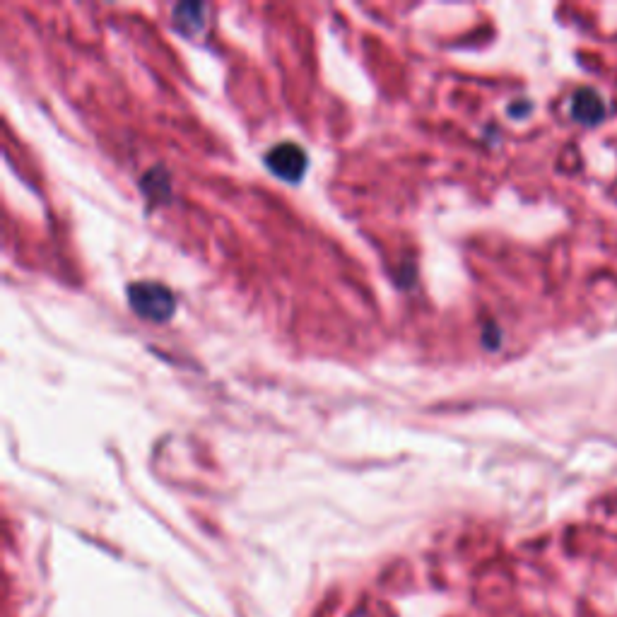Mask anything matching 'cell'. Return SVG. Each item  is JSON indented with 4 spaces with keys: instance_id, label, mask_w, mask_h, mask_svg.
I'll use <instances>...</instances> for the list:
<instances>
[{
    "instance_id": "3",
    "label": "cell",
    "mask_w": 617,
    "mask_h": 617,
    "mask_svg": "<svg viewBox=\"0 0 617 617\" xmlns=\"http://www.w3.org/2000/svg\"><path fill=\"white\" fill-rule=\"evenodd\" d=\"M572 116L574 121L584 126H598L605 119V104L593 90H579L572 99Z\"/></svg>"
},
{
    "instance_id": "1",
    "label": "cell",
    "mask_w": 617,
    "mask_h": 617,
    "mask_svg": "<svg viewBox=\"0 0 617 617\" xmlns=\"http://www.w3.org/2000/svg\"><path fill=\"white\" fill-rule=\"evenodd\" d=\"M128 302L138 316L148 321L172 319L176 299L160 282H133L128 287Z\"/></svg>"
},
{
    "instance_id": "2",
    "label": "cell",
    "mask_w": 617,
    "mask_h": 617,
    "mask_svg": "<svg viewBox=\"0 0 617 617\" xmlns=\"http://www.w3.org/2000/svg\"><path fill=\"white\" fill-rule=\"evenodd\" d=\"M266 164L278 179L282 181H299L307 172L309 160L307 152L297 143H280L266 155Z\"/></svg>"
}]
</instances>
